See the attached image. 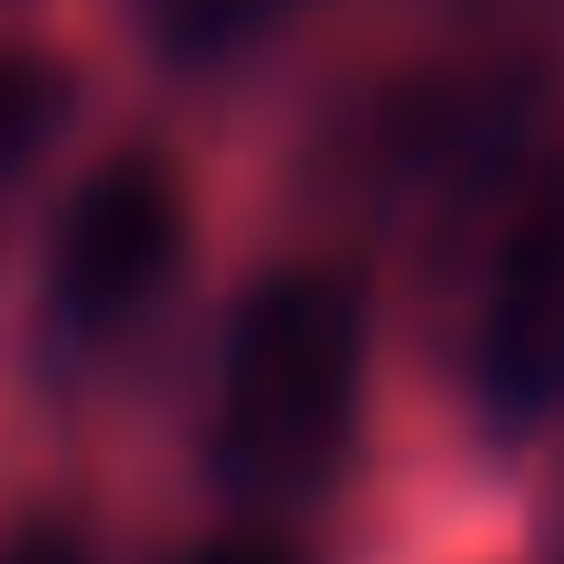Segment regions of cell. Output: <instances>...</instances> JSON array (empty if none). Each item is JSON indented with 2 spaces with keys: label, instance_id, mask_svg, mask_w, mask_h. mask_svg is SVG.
<instances>
[{
  "label": "cell",
  "instance_id": "obj_1",
  "mask_svg": "<svg viewBox=\"0 0 564 564\" xmlns=\"http://www.w3.org/2000/svg\"><path fill=\"white\" fill-rule=\"evenodd\" d=\"M367 311L348 273H282L245 302L217 377V462L263 489H311L348 452Z\"/></svg>",
  "mask_w": 564,
  "mask_h": 564
},
{
  "label": "cell",
  "instance_id": "obj_2",
  "mask_svg": "<svg viewBox=\"0 0 564 564\" xmlns=\"http://www.w3.org/2000/svg\"><path fill=\"white\" fill-rule=\"evenodd\" d=\"M188 245V188L161 151H113L76 180L47 245V302L76 329H113L132 321L170 273H180Z\"/></svg>",
  "mask_w": 564,
  "mask_h": 564
},
{
  "label": "cell",
  "instance_id": "obj_3",
  "mask_svg": "<svg viewBox=\"0 0 564 564\" xmlns=\"http://www.w3.org/2000/svg\"><path fill=\"white\" fill-rule=\"evenodd\" d=\"M480 395L508 423L564 404V161L536 170L499 226L480 302Z\"/></svg>",
  "mask_w": 564,
  "mask_h": 564
},
{
  "label": "cell",
  "instance_id": "obj_4",
  "mask_svg": "<svg viewBox=\"0 0 564 564\" xmlns=\"http://www.w3.org/2000/svg\"><path fill=\"white\" fill-rule=\"evenodd\" d=\"M76 113V66L29 39H0V170H29Z\"/></svg>",
  "mask_w": 564,
  "mask_h": 564
},
{
  "label": "cell",
  "instance_id": "obj_5",
  "mask_svg": "<svg viewBox=\"0 0 564 564\" xmlns=\"http://www.w3.org/2000/svg\"><path fill=\"white\" fill-rule=\"evenodd\" d=\"M0 564H95V555H85V536L66 518H20L0 536Z\"/></svg>",
  "mask_w": 564,
  "mask_h": 564
},
{
  "label": "cell",
  "instance_id": "obj_6",
  "mask_svg": "<svg viewBox=\"0 0 564 564\" xmlns=\"http://www.w3.org/2000/svg\"><path fill=\"white\" fill-rule=\"evenodd\" d=\"M188 564H302L282 536H217V545H198Z\"/></svg>",
  "mask_w": 564,
  "mask_h": 564
}]
</instances>
